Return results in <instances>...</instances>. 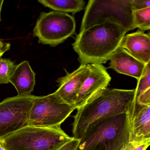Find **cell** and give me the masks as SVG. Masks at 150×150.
Listing matches in <instances>:
<instances>
[{
	"instance_id": "14",
	"label": "cell",
	"mask_w": 150,
	"mask_h": 150,
	"mask_svg": "<svg viewBox=\"0 0 150 150\" xmlns=\"http://www.w3.org/2000/svg\"><path fill=\"white\" fill-rule=\"evenodd\" d=\"M35 76L36 74L28 61H23L16 65L10 82L16 90L17 96L26 97L32 95L36 84Z\"/></svg>"
},
{
	"instance_id": "16",
	"label": "cell",
	"mask_w": 150,
	"mask_h": 150,
	"mask_svg": "<svg viewBox=\"0 0 150 150\" xmlns=\"http://www.w3.org/2000/svg\"><path fill=\"white\" fill-rule=\"evenodd\" d=\"M133 18L135 28L143 32L150 30V7L134 10Z\"/></svg>"
},
{
	"instance_id": "7",
	"label": "cell",
	"mask_w": 150,
	"mask_h": 150,
	"mask_svg": "<svg viewBox=\"0 0 150 150\" xmlns=\"http://www.w3.org/2000/svg\"><path fill=\"white\" fill-rule=\"evenodd\" d=\"M76 109L62 101L54 92L35 96L30 111L28 126L39 127H59Z\"/></svg>"
},
{
	"instance_id": "11",
	"label": "cell",
	"mask_w": 150,
	"mask_h": 150,
	"mask_svg": "<svg viewBox=\"0 0 150 150\" xmlns=\"http://www.w3.org/2000/svg\"><path fill=\"white\" fill-rule=\"evenodd\" d=\"M130 141L150 137V105L139 104L135 100L129 112Z\"/></svg>"
},
{
	"instance_id": "18",
	"label": "cell",
	"mask_w": 150,
	"mask_h": 150,
	"mask_svg": "<svg viewBox=\"0 0 150 150\" xmlns=\"http://www.w3.org/2000/svg\"><path fill=\"white\" fill-rule=\"evenodd\" d=\"M150 87V60L145 65L142 77L137 81L135 88L136 97L143 93Z\"/></svg>"
},
{
	"instance_id": "24",
	"label": "cell",
	"mask_w": 150,
	"mask_h": 150,
	"mask_svg": "<svg viewBox=\"0 0 150 150\" xmlns=\"http://www.w3.org/2000/svg\"><path fill=\"white\" fill-rule=\"evenodd\" d=\"M4 1H0V23L1 21V12L2 7Z\"/></svg>"
},
{
	"instance_id": "10",
	"label": "cell",
	"mask_w": 150,
	"mask_h": 150,
	"mask_svg": "<svg viewBox=\"0 0 150 150\" xmlns=\"http://www.w3.org/2000/svg\"><path fill=\"white\" fill-rule=\"evenodd\" d=\"M90 72L89 64L80 65L72 73L58 79L59 88L54 93L65 103L74 106L82 84Z\"/></svg>"
},
{
	"instance_id": "21",
	"label": "cell",
	"mask_w": 150,
	"mask_h": 150,
	"mask_svg": "<svg viewBox=\"0 0 150 150\" xmlns=\"http://www.w3.org/2000/svg\"><path fill=\"white\" fill-rule=\"evenodd\" d=\"M139 104L150 105V87L137 98Z\"/></svg>"
},
{
	"instance_id": "6",
	"label": "cell",
	"mask_w": 150,
	"mask_h": 150,
	"mask_svg": "<svg viewBox=\"0 0 150 150\" xmlns=\"http://www.w3.org/2000/svg\"><path fill=\"white\" fill-rule=\"evenodd\" d=\"M74 17L68 13L42 12L36 22L33 35L39 43L55 47L73 36L76 31Z\"/></svg>"
},
{
	"instance_id": "2",
	"label": "cell",
	"mask_w": 150,
	"mask_h": 150,
	"mask_svg": "<svg viewBox=\"0 0 150 150\" xmlns=\"http://www.w3.org/2000/svg\"><path fill=\"white\" fill-rule=\"evenodd\" d=\"M136 99L135 89H104L77 109L73 123L74 138L81 139L89 126L100 119L128 113Z\"/></svg>"
},
{
	"instance_id": "15",
	"label": "cell",
	"mask_w": 150,
	"mask_h": 150,
	"mask_svg": "<svg viewBox=\"0 0 150 150\" xmlns=\"http://www.w3.org/2000/svg\"><path fill=\"white\" fill-rule=\"evenodd\" d=\"M45 7L54 11L63 13H77L84 9L85 2L83 0H39Z\"/></svg>"
},
{
	"instance_id": "4",
	"label": "cell",
	"mask_w": 150,
	"mask_h": 150,
	"mask_svg": "<svg viewBox=\"0 0 150 150\" xmlns=\"http://www.w3.org/2000/svg\"><path fill=\"white\" fill-rule=\"evenodd\" d=\"M72 137L60 126L39 127L27 126L1 139L7 150H49Z\"/></svg>"
},
{
	"instance_id": "8",
	"label": "cell",
	"mask_w": 150,
	"mask_h": 150,
	"mask_svg": "<svg viewBox=\"0 0 150 150\" xmlns=\"http://www.w3.org/2000/svg\"><path fill=\"white\" fill-rule=\"evenodd\" d=\"M35 96L8 98L0 102V138L28 126Z\"/></svg>"
},
{
	"instance_id": "23",
	"label": "cell",
	"mask_w": 150,
	"mask_h": 150,
	"mask_svg": "<svg viewBox=\"0 0 150 150\" xmlns=\"http://www.w3.org/2000/svg\"><path fill=\"white\" fill-rule=\"evenodd\" d=\"M10 47V43L4 42L0 40V57H1L4 53L8 51Z\"/></svg>"
},
{
	"instance_id": "12",
	"label": "cell",
	"mask_w": 150,
	"mask_h": 150,
	"mask_svg": "<svg viewBox=\"0 0 150 150\" xmlns=\"http://www.w3.org/2000/svg\"><path fill=\"white\" fill-rule=\"evenodd\" d=\"M109 60L110 68L117 73L134 77L137 81L142 77L145 65L121 47L115 52Z\"/></svg>"
},
{
	"instance_id": "3",
	"label": "cell",
	"mask_w": 150,
	"mask_h": 150,
	"mask_svg": "<svg viewBox=\"0 0 150 150\" xmlns=\"http://www.w3.org/2000/svg\"><path fill=\"white\" fill-rule=\"evenodd\" d=\"M80 140L76 150H123L130 141L129 114L96 121Z\"/></svg>"
},
{
	"instance_id": "22",
	"label": "cell",
	"mask_w": 150,
	"mask_h": 150,
	"mask_svg": "<svg viewBox=\"0 0 150 150\" xmlns=\"http://www.w3.org/2000/svg\"><path fill=\"white\" fill-rule=\"evenodd\" d=\"M134 10L150 7V0H132Z\"/></svg>"
},
{
	"instance_id": "25",
	"label": "cell",
	"mask_w": 150,
	"mask_h": 150,
	"mask_svg": "<svg viewBox=\"0 0 150 150\" xmlns=\"http://www.w3.org/2000/svg\"><path fill=\"white\" fill-rule=\"evenodd\" d=\"M0 150H7L4 146L2 141L1 138H0Z\"/></svg>"
},
{
	"instance_id": "20",
	"label": "cell",
	"mask_w": 150,
	"mask_h": 150,
	"mask_svg": "<svg viewBox=\"0 0 150 150\" xmlns=\"http://www.w3.org/2000/svg\"><path fill=\"white\" fill-rule=\"evenodd\" d=\"M80 141V139H76L73 137L70 140L49 150H76Z\"/></svg>"
},
{
	"instance_id": "5",
	"label": "cell",
	"mask_w": 150,
	"mask_h": 150,
	"mask_svg": "<svg viewBox=\"0 0 150 150\" xmlns=\"http://www.w3.org/2000/svg\"><path fill=\"white\" fill-rule=\"evenodd\" d=\"M132 0H90L86 7L80 31L107 22L117 23L127 32L136 29Z\"/></svg>"
},
{
	"instance_id": "17",
	"label": "cell",
	"mask_w": 150,
	"mask_h": 150,
	"mask_svg": "<svg viewBox=\"0 0 150 150\" xmlns=\"http://www.w3.org/2000/svg\"><path fill=\"white\" fill-rule=\"evenodd\" d=\"M16 65L10 59L0 57V84L10 82Z\"/></svg>"
},
{
	"instance_id": "26",
	"label": "cell",
	"mask_w": 150,
	"mask_h": 150,
	"mask_svg": "<svg viewBox=\"0 0 150 150\" xmlns=\"http://www.w3.org/2000/svg\"><path fill=\"white\" fill-rule=\"evenodd\" d=\"M148 34H149V36H150V32H149V33H148Z\"/></svg>"
},
{
	"instance_id": "9",
	"label": "cell",
	"mask_w": 150,
	"mask_h": 150,
	"mask_svg": "<svg viewBox=\"0 0 150 150\" xmlns=\"http://www.w3.org/2000/svg\"><path fill=\"white\" fill-rule=\"evenodd\" d=\"M90 72L79 90L75 105L79 109L107 88L111 77L102 64H89Z\"/></svg>"
},
{
	"instance_id": "19",
	"label": "cell",
	"mask_w": 150,
	"mask_h": 150,
	"mask_svg": "<svg viewBox=\"0 0 150 150\" xmlns=\"http://www.w3.org/2000/svg\"><path fill=\"white\" fill-rule=\"evenodd\" d=\"M150 145V138L130 141L123 150H146Z\"/></svg>"
},
{
	"instance_id": "1",
	"label": "cell",
	"mask_w": 150,
	"mask_h": 150,
	"mask_svg": "<svg viewBox=\"0 0 150 150\" xmlns=\"http://www.w3.org/2000/svg\"><path fill=\"white\" fill-rule=\"evenodd\" d=\"M127 33L121 26L111 22L80 31L72 45L80 65L106 63L120 47Z\"/></svg>"
},
{
	"instance_id": "13",
	"label": "cell",
	"mask_w": 150,
	"mask_h": 150,
	"mask_svg": "<svg viewBox=\"0 0 150 150\" xmlns=\"http://www.w3.org/2000/svg\"><path fill=\"white\" fill-rule=\"evenodd\" d=\"M120 47L131 55L146 65L150 60V37L148 33L138 30L126 34Z\"/></svg>"
}]
</instances>
